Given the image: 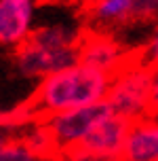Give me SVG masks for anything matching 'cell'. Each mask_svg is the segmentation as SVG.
Masks as SVG:
<instances>
[{
	"label": "cell",
	"instance_id": "cell-1",
	"mask_svg": "<svg viewBox=\"0 0 158 161\" xmlns=\"http://www.w3.org/2000/svg\"><path fill=\"white\" fill-rule=\"evenodd\" d=\"M112 76L89 66L76 64L61 72L48 74L38 80L32 97L28 100L38 121L53 114L99 104L108 97Z\"/></svg>",
	"mask_w": 158,
	"mask_h": 161
},
{
	"label": "cell",
	"instance_id": "cell-2",
	"mask_svg": "<svg viewBox=\"0 0 158 161\" xmlns=\"http://www.w3.org/2000/svg\"><path fill=\"white\" fill-rule=\"evenodd\" d=\"M82 32L70 24L38 25L21 47L13 51V64L25 79L42 80L78 64Z\"/></svg>",
	"mask_w": 158,
	"mask_h": 161
},
{
	"label": "cell",
	"instance_id": "cell-3",
	"mask_svg": "<svg viewBox=\"0 0 158 161\" xmlns=\"http://www.w3.org/2000/svg\"><path fill=\"white\" fill-rule=\"evenodd\" d=\"M154 68L143 62L139 53H131L118 72L112 76V85L105 102L116 117L135 121L150 117V87Z\"/></svg>",
	"mask_w": 158,
	"mask_h": 161
},
{
	"label": "cell",
	"instance_id": "cell-4",
	"mask_svg": "<svg viewBox=\"0 0 158 161\" xmlns=\"http://www.w3.org/2000/svg\"><path fill=\"white\" fill-rule=\"evenodd\" d=\"M110 114H114V113L108 106V102L103 100V102L93 104V106H84V108L53 114V117L44 119L42 123H44V127L48 129V134L53 138V144L57 148L59 159H63L72 148H76L91 134V129L97 123L108 119Z\"/></svg>",
	"mask_w": 158,
	"mask_h": 161
},
{
	"label": "cell",
	"instance_id": "cell-5",
	"mask_svg": "<svg viewBox=\"0 0 158 161\" xmlns=\"http://www.w3.org/2000/svg\"><path fill=\"white\" fill-rule=\"evenodd\" d=\"M131 121L110 114L97 123L76 148H72L63 159L74 161H122L125 144L129 138Z\"/></svg>",
	"mask_w": 158,
	"mask_h": 161
},
{
	"label": "cell",
	"instance_id": "cell-6",
	"mask_svg": "<svg viewBox=\"0 0 158 161\" xmlns=\"http://www.w3.org/2000/svg\"><path fill=\"white\" fill-rule=\"evenodd\" d=\"M131 53H126L125 47L114 38L110 32L103 30H84L80 40L78 64L89 66L93 70H99L103 74H114L129 62Z\"/></svg>",
	"mask_w": 158,
	"mask_h": 161
},
{
	"label": "cell",
	"instance_id": "cell-7",
	"mask_svg": "<svg viewBox=\"0 0 158 161\" xmlns=\"http://www.w3.org/2000/svg\"><path fill=\"white\" fill-rule=\"evenodd\" d=\"M36 0H0V45L15 51L36 30Z\"/></svg>",
	"mask_w": 158,
	"mask_h": 161
},
{
	"label": "cell",
	"instance_id": "cell-8",
	"mask_svg": "<svg viewBox=\"0 0 158 161\" xmlns=\"http://www.w3.org/2000/svg\"><path fill=\"white\" fill-rule=\"evenodd\" d=\"M122 161H158V117L131 123Z\"/></svg>",
	"mask_w": 158,
	"mask_h": 161
},
{
	"label": "cell",
	"instance_id": "cell-9",
	"mask_svg": "<svg viewBox=\"0 0 158 161\" xmlns=\"http://www.w3.org/2000/svg\"><path fill=\"white\" fill-rule=\"evenodd\" d=\"M84 17L93 30L122 28L133 21V0H84Z\"/></svg>",
	"mask_w": 158,
	"mask_h": 161
},
{
	"label": "cell",
	"instance_id": "cell-10",
	"mask_svg": "<svg viewBox=\"0 0 158 161\" xmlns=\"http://www.w3.org/2000/svg\"><path fill=\"white\" fill-rule=\"evenodd\" d=\"M0 161H42L23 138H7L0 144Z\"/></svg>",
	"mask_w": 158,
	"mask_h": 161
},
{
	"label": "cell",
	"instance_id": "cell-11",
	"mask_svg": "<svg viewBox=\"0 0 158 161\" xmlns=\"http://www.w3.org/2000/svg\"><path fill=\"white\" fill-rule=\"evenodd\" d=\"M133 21H158V0H133Z\"/></svg>",
	"mask_w": 158,
	"mask_h": 161
},
{
	"label": "cell",
	"instance_id": "cell-12",
	"mask_svg": "<svg viewBox=\"0 0 158 161\" xmlns=\"http://www.w3.org/2000/svg\"><path fill=\"white\" fill-rule=\"evenodd\" d=\"M139 57H141L143 62L152 68H158V24L156 28L152 30V34L148 36V40L143 42V47L137 51Z\"/></svg>",
	"mask_w": 158,
	"mask_h": 161
},
{
	"label": "cell",
	"instance_id": "cell-13",
	"mask_svg": "<svg viewBox=\"0 0 158 161\" xmlns=\"http://www.w3.org/2000/svg\"><path fill=\"white\" fill-rule=\"evenodd\" d=\"M150 117H158V68H154L150 87Z\"/></svg>",
	"mask_w": 158,
	"mask_h": 161
},
{
	"label": "cell",
	"instance_id": "cell-14",
	"mask_svg": "<svg viewBox=\"0 0 158 161\" xmlns=\"http://www.w3.org/2000/svg\"><path fill=\"white\" fill-rule=\"evenodd\" d=\"M82 2H84V0H82Z\"/></svg>",
	"mask_w": 158,
	"mask_h": 161
}]
</instances>
